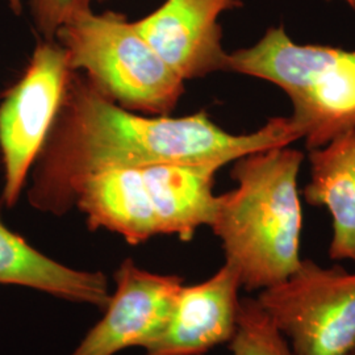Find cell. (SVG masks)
Wrapping results in <instances>:
<instances>
[{"label":"cell","instance_id":"1","mask_svg":"<svg viewBox=\"0 0 355 355\" xmlns=\"http://www.w3.org/2000/svg\"><path fill=\"white\" fill-rule=\"evenodd\" d=\"M290 117L233 135L207 112L150 116L123 108L80 71H71L51 133L32 168L28 200L61 216L76 205L80 187L104 171L155 164L216 166L300 140Z\"/></svg>","mask_w":355,"mask_h":355},{"label":"cell","instance_id":"2","mask_svg":"<svg viewBox=\"0 0 355 355\" xmlns=\"http://www.w3.org/2000/svg\"><path fill=\"white\" fill-rule=\"evenodd\" d=\"M304 154L287 146L234 161V190L218 195L211 228L225 263L248 291H262L288 278L302 262L303 209L297 177Z\"/></svg>","mask_w":355,"mask_h":355},{"label":"cell","instance_id":"3","mask_svg":"<svg viewBox=\"0 0 355 355\" xmlns=\"http://www.w3.org/2000/svg\"><path fill=\"white\" fill-rule=\"evenodd\" d=\"M218 170L187 164L114 168L89 179L78 191L76 205L89 229L114 232L133 245L161 234L190 241L214 221Z\"/></svg>","mask_w":355,"mask_h":355},{"label":"cell","instance_id":"4","mask_svg":"<svg viewBox=\"0 0 355 355\" xmlns=\"http://www.w3.org/2000/svg\"><path fill=\"white\" fill-rule=\"evenodd\" d=\"M227 71L283 89L308 150L355 129V51L302 45L272 26L252 46L229 53Z\"/></svg>","mask_w":355,"mask_h":355},{"label":"cell","instance_id":"5","mask_svg":"<svg viewBox=\"0 0 355 355\" xmlns=\"http://www.w3.org/2000/svg\"><path fill=\"white\" fill-rule=\"evenodd\" d=\"M55 41L73 71L129 111L170 116L184 94V80L123 13H80L58 29Z\"/></svg>","mask_w":355,"mask_h":355},{"label":"cell","instance_id":"6","mask_svg":"<svg viewBox=\"0 0 355 355\" xmlns=\"http://www.w3.org/2000/svg\"><path fill=\"white\" fill-rule=\"evenodd\" d=\"M293 355L355 350V271L302 259L288 278L255 297Z\"/></svg>","mask_w":355,"mask_h":355},{"label":"cell","instance_id":"7","mask_svg":"<svg viewBox=\"0 0 355 355\" xmlns=\"http://www.w3.org/2000/svg\"><path fill=\"white\" fill-rule=\"evenodd\" d=\"M71 71L64 48L40 38L24 73L1 96V202L7 208L21 196L61 108Z\"/></svg>","mask_w":355,"mask_h":355},{"label":"cell","instance_id":"8","mask_svg":"<svg viewBox=\"0 0 355 355\" xmlns=\"http://www.w3.org/2000/svg\"><path fill=\"white\" fill-rule=\"evenodd\" d=\"M116 290L104 318L70 355H114L146 347L164 329L183 280L149 272L127 259L114 274Z\"/></svg>","mask_w":355,"mask_h":355},{"label":"cell","instance_id":"9","mask_svg":"<svg viewBox=\"0 0 355 355\" xmlns=\"http://www.w3.org/2000/svg\"><path fill=\"white\" fill-rule=\"evenodd\" d=\"M240 0H165L135 21L158 55L184 82L227 71L220 16L240 7Z\"/></svg>","mask_w":355,"mask_h":355},{"label":"cell","instance_id":"10","mask_svg":"<svg viewBox=\"0 0 355 355\" xmlns=\"http://www.w3.org/2000/svg\"><path fill=\"white\" fill-rule=\"evenodd\" d=\"M237 271L228 263L193 286H182L161 333L146 355H203L232 341L241 288Z\"/></svg>","mask_w":355,"mask_h":355},{"label":"cell","instance_id":"11","mask_svg":"<svg viewBox=\"0 0 355 355\" xmlns=\"http://www.w3.org/2000/svg\"><path fill=\"white\" fill-rule=\"evenodd\" d=\"M311 177L303 195L331 217L329 257L355 265V129L309 150Z\"/></svg>","mask_w":355,"mask_h":355},{"label":"cell","instance_id":"12","mask_svg":"<svg viewBox=\"0 0 355 355\" xmlns=\"http://www.w3.org/2000/svg\"><path fill=\"white\" fill-rule=\"evenodd\" d=\"M0 284L29 287L101 308H105L111 299L104 274L79 271L51 259L8 228L1 217Z\"/></svg>","mask_w":355,"mask_h":355},{"label":"cell","instance_id":"13","mask_svg":"<svg viewBox=\"0 0 355 355\" xmlns=\"http://www.w3.org/2000/svg\"><path fill=\"white\" fill-rule=\"evenodd\" d=\"M229 345L233 355H293L255 297L240 300L237 327Z\"/></svg>","mask_w":355,"mask_h":355},{"label":"cell","instance_id":"14","mask_svg":"<svg viewBox=\"0 0 355 355\" xmlns=\"http://www.w3.org/2000/svg\"><path fill=\"white\" fill-rule=\"evenodd\" d=\"M94 1L104 0H28L35 28L46 41H55L58 29L78 15L91 11Z\"/></svg>","mask_w":355,"mask_h":355},{"label":"cell","instance_id":"15","mask_svg":"<svg viewBox=\"0 0 355 355\" xmlns=\"http://www.w3.org/2000/svg\"><path fill=\"white\" fill-rule=\"evenodd\" d=\"M7 4L16 16H20L23 13V0H7Z\"/></svg>","mask_w":355,"mask_h":355},{"label":"cell","instance_id":"16","mask_svg":"<svg viewBox=\"0 0 355 355\" xmlns=\"http://www.w3.org/2000/svg\"><path fill=\"white\" fill-rule=\"evenodd\" d=\"M343 1H346L350 7H353V8H355V0H343Z\"/></svg>","mask_w":355,"mask_h":355},{"label":"cell","instance_id":"17","mask_svg":"<svg viewBox=\"0 0 355 355\" xmlns=\"http://www.w3.org/2000/svg\"><path fill=\"white\" fill-rule=\"evenodd\" d=\"M349 355H355V350H354V352H352V353H350V354H349Z\"/></svg>","mask_w":355,"mask_h":355}]
</instances>
